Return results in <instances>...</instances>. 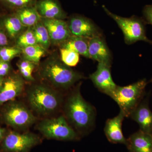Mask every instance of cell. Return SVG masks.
Instances as JSON below:
<instances>
[{
    "label": "cell",
    "mask_w": 152,
    "mask_h": 152,
    "mask_svg": "<svg viewBox=\"0 0 152 152\" xmlns=\"http://www.w3.org/2000/svg\"><path fill=\"white\" fill-rule=\"evenodd\" d=\"M80 83L68 96L65 102V117L80 135L88 134L94 125L95 108L85 100L80 91Z\"/></svg>",
    "instance_id": "1"
},
{
    "label": "cell",
    "mask_w": 152,
    "mask_h": 152,
    "mask_svg": "<svg viewBox=\"0 0 152 152\" xmlns=\"http://www.w3.org/2000/svg\"><path fill=\"white\" fill-rule=\"evenodd\" d=\"M41 74L53 86L67 90L72 87L84 77L57 59L47 60L42 67Z\"/></svg>",
    "instance_id": "2"
},
{
    "label": "cell",
    "mask_w": 152,
    "mask_h": 152,
    "mask_svg": "<svg viewBox=\"0 0 152 152\" xmlns=\"http://www.w3.org/2000/svg\"><path fill=\"white\" fill-rule=\"evenodd\" d=\"M27 96L32 110L43 115L53 113L60 108L62 103L61 95L43 85L31 87L28 90Z\"/></svg>",
    "instance_id": "3"
},
{
    "label": "cell",
    "mask_w": 152,
    "mask_h": 152,
    "mask_svg": "<svg viewBox=\"0 0 152 152\" xmlns=\"http://www.w3.org/2000/svg\"><path fill=\"white\" fill-rule=\"evenodd\" d=\"M148 83L146 79H143L125 86H117L110 97L117 103L125 117H129L140 103Z\"/></svg>",
    "instance_id": "4"
},
{
    "label": "cell",
    "mask_w": 152,
    "mask_h": 152,
    "mask_svg": "<svg viewBox=\"0 0 152 152\" xmlns=\"http://www.w3.org/2000/svg\"><path fill=\"white\" fill-rule=\"evenodd\" d=\"M1 118L3 122L11 127L25 130L34 124L37 118L23 103L12 100L3 105Z\"/></svg>",
    "instance_id": "5"
},
{
    "label": "cell",
    "mask_w": 152,
    "mask_h": 152,
    "mask_svg": "<svg viewBox=\"0 0 152 152\" xmlns=\"http://www.w3.org/2000/svg\"><path fill=\"white\" fill-rule=\"evenodd\" d=\"M102 8L106 13L117 23L122 31L125 43L131 45L138 41H144L152 45V41L146 35V23L144 19L133 16L124 18L113 13L104 5Z\"/></svg>",
    "instance_id": "6"
},
{
    "label": "cell",
    "mask_w": 152,
    "mask_h": 152,
    "mask_svg": "<svg viewBox=\"0 0 152 152\" xmlns=\"http://www.w3.org/2000/svg\"><path fill=\"white\" fill-rule=\"evenodd\" d=\"M39 132L48 139L60 141H76L80 135L68 122L65 117L45 119L38 124Z\"/></svg>",
    "instance_id": "7"
},
{
    "label": "cell",
    "mask_w": 152,
    "mask_h": 152,
    "mask_svg": "<svg viewBox=\"0 0 152 152\" xmlns=\"http://www.w3.org/2000/svg\"><path fill=\"white\" fill-rule=\"evenodd\" d=\"M40 142L39 137L34 133L7 132L0 145V152H29Z\"/></svg>",
    "instance_id": "8"
},
{
    "label": "cell",
    "mask_w": 152,
    "mask_h": 152,
    "mask_svg": "<svg viewBox=\"0 0 152 152\" xmlns=\"http://www.w3.org/2000/svg\"><path fill=\"white\" fill-rule=\"evenodd\" d=\"M68 27L72 36L89 40L102 37L101 31L91 19L79 15H74L69 19Z\"/></svg>",
    "instance_id": "9"
},
{
    "label": "cell",
    "mask_w": 152,
    "mask_h": 152,
    "mask_svg": "<svg viewBox=\"0 0 152 152\" xmlns=\"http://www.w3.org/2000/svg\"><path fill=\"white\" fill-rule=\"evenodd\" d=\"M24 87V80L20 75L12 74L4 77L0 89V107L21 94Z\"/></svg>",
    "instance_id": "10"
},
{
    "label": "cell",
    "mask_w": 152,
    "mask_h": 152,
    "mask_svg": "<svg viewBox=\"0 0 152 152\" xmlns=\"http://www.w3.org/2000/svg\"><path fill=\"white\" fill-rule=\"evenodd\" d=\"M111 66L104 63H98L96 71L89 76L90 79L99 91L110 97L117 86L112 78Z\"/></svg>",
    "instance_id": "11"
},
{
    "label": "cell",
    "mask_w": 152,
    "mask_h": 152,
    "mask_svg": "<svg viewBox=\"0 0 152 152\" xmlns=\"http://www.w3.org/2000/svg\"><path fill=\"white\" fill-rule=\"evenodd\" d=\"M41 21L48 30L51 44L61 45L72 36L64 20L42 18Z\"/></svg>",
    "instance_id": "12"
},
{
    "label": "cell",
    "mask_w": 152,
    "mask_h": 152,
    "mask_svg": "<svg viewBox=\"0 0 152 152\" xmlns=\"http://www.w3.org/2000/svg\"><path fill=\"white\" fill-rule=\"evenodd\" d=\"M124 114L120 110L116 116L107 120L104 132L107 139L112 143L124 144L126 145L127 139L123 133L122 124L125 118Z\"/></svg>",
    "instance_id": "13"
},
{
    "label": "cell",
    "mask_w": 152,
    "mask_h": 152,
    "mask_svg": "<svg viewBox=\"0 0 152 152\" xmlns=\"http://www.w3.org/2000/svg\"><path fill=\"white\" fill-rule=\"evenodd\" d=\"M88 52L90 58L111 66L110 51L102 37H96L89 40Z\"/></svg>",
    "instance_id": "14"
},
{
    "label": "cell",
    "mask_w": 152,
    "mask_h": 152,
    "mask_svg": "<svg viewBox=\"0 0 152 152\" xmlns=\"http://www.w3.org/2000/svg\"><path fill=\"white\" fill-rule=\"evenodd\" d=\"M129 117L138 124L140 130L152 134V112L149 107L148 99L142 101Z\"/></svg>",
    "instance_id": "15"
},
{
    "label": "cell",
    "mask_w": 152,
    "mask_h": 152,
    "mask_svg": "<svg viewBox=\"0 0 152 152\" xmlns=\"http://www.w3.org/2000/svg\"><path fill=\"white\" fill-rule=\"evenodd\" d=\"M35 7L42 18L64 20L67 18L66 13L57 0H39Z\"/></svg>",
    "instance_id": "16"
},
{
    "label": "cell",
    "mask_w": 152,
    "mask_h": 152,
    "mask_svg": "<svg viewBox=\"0 0 152 152\" xmlns=\"http://www.w3.org/2000/svg\"><path fill=\"white\" fill-rule=\"evenodd\" d=\"M129 152H152V134L139 130L127 139Z\"/></svg>",
    "instance_id": "17"
},
{
    "label": "cell",
    "mask_w": 152,
    "mask_h": 152,
    "mask_svg": "<svg viewBox=\"0 0 152 152\" xmlns=\"http://www.w3.org/2000/svg\"><path fill=\"white\" fill-rule=\"evenodd\" d=\"M15 14L27 28H32L41 20L42 17L39 14L35 6L26 7L16 11Z\"/></svg>",
    "instance_id": "18"
},
{
    "label": "cell",
    "mask_w": 152,
    "mask_h": 152,
    "mask_svg": "<svg viewBox=\"0 0 152 152\" xmlns=\"http://www.w3.org/2000/svg\"><path fill=\"white\" fill-rule=\"evenodd\" d=\"M88 42L89 40L85 38L72 36L67 40L61 44V48L73 51L83 56L90 58Z\"/></svg>",
    "instance_id": "19"
},
{
    "label": "cell",
    "mask_w": 152,
    "mask_h": 152,
    "mask_svg": "<svg viewBox=\"0 0 152 152\" xmlns=\"http://www.w3.org/2000/svg\"><path fill=\"white\" fill-rule=\"evenodd\" d=\"M3 24L8 35L12 39L18 37L26 28L22 24L15 14L5 18Z\"/></svg>",
    "instance_id": "20"
},
{
    "label": "cell",
    "mask_w": 152,
    "mask_h": 152,
    "mask_svg": "<svg viewBox=\"0 0 152 152\" xmlns=\"http://www.w3.org/2000/svg\"><path fill=\"white\" fill-rule=\"evenodd\" d=\"M47 50L38 44L22 49L23 58L37 64L45 55Z\"/></svg>",
    "instance_id": "21"
},
{
    "label": "cell",
    "mask_w": 152,
    "mask_h": 152,
    "mask_svg": "<svg viewBox=\"0 0 152 152\" xmlns=\"http://www.w3.org/2000/svg\"><path fill=\"white\" fill-rule=\"evenodd\" d=\"M38 45L47 50L50 48L51 42L48 30L41 20L32 27Z\"/></svg>",
    "instance_id": "22"
},
{
    "label": "cell",
    "mask_w": 152,
    "mask_h": 152,
    "mask_svg": "<svg viewBox=\"0 0 152 152\" xmlns=\"http://www.w3.org/2000/svg\"><path fill=\"white\" fill-rule=\"evenodd\" d=\"M37 44L32 28H28L17 38V47L23 49Z\"/></svg>",
    "instance_id": "23"
},
{
    "label": "cell",
    "mask_w": 152,
    "mask_h": 152,
    "mask_svg": "<svg viewBox=\"0 0 152 152\" xmlns=\"http://www.w3.org/2000/svg\"><path fill=\"white\" fill-rule=\"evenodd\" d=\"M35 64L23 58L17 64L20 74L24 79L28 82H33L34 78L33 73L35 68Z\"/></svg>",
    "instance_id": "24"
},
{
    "label": "cell",
    "mask_w": 152,
    "mask_h": 152,
    "mask_svg": "<svg viewBox=\"0 0 152 152\" xmlns=\"http://www.w3.org/2000/svg\"><path fill=\"white\" fill-rule=\"evenodd\" d=\"M61 61L66 65L72 67L78 64L80 61V55L76 52L64 48L60 49Z\"/></svg>",
    "instance_id": "25"
},
{
    "label": "cell",
    "mask_w": 152,
    "mask_h": 152,
    "mask_svg": "<svg viewBox=\"0 0 152 152\" xmlns=\"http://www.w3.org/2000/svg\"><path fill=\"white\" fill-rule=\"evenodd\" d=\"M22 53V49L18 47H3L0 49V60L9 62Z\"/></svg>",
    "instance_id": "26"
},
{
    "label": "cell",
    "mask_w": 152,
    "mask_h": 152,
    "mask_svg": "<svg viewBox=\"0 0 152 152\" xmlns=\"http://www.w3.org/2000/svg\"><path fill=\"white\" fill-rule=\"evenodd\" d=\"M2 2L10 7L19 9L35 6L37 0H1Z\"/></svg>",
    "instance_id": "27"
},
{
    "label": "cell",
    "mask_w": 152,
    "mask_h": 152,
    "mask_svg": "<svg viewBox=\"0 0 152 152\" xmlns=\"http://www.w3.org/2000/svg\"><path fill=\"white\" fill-rule=\"evenodd\" d=\"M142 12L145 23L152 26V4L145 6Z\"/></svg>",
    "instance_id": "28"
},
{
    "label": "cell",
    "mask_w": 152,
    "mask_h": 152,
    "mask_svg": "<svg viewBox=\"0 0 152 152\" xmlns=\"http://www.w3.org/2000/svg\"><path fill=\"white\" fill-rule=\"evenodd\" d=\"M11 69L10 63L0 60V77L4 78L8 75Z\"/></svg>",
    "instance_id": "29"
},
{
    "label": "cell",
    "mask_w": 152,
    "mask_h": 152,
    "mask_svg": "<svg viewBox=\"0 0 152 152\" xmlns=\"http://www.w3.org/2000/svg\"><path fill=\"white\" fill-rule=\"evenodd\" d=\"M8 43L7 37L3 31L0 30V47H5Z\"/></svg>",
    "instance_id": "30"
},
{
    "label": "cell",
    "mask_w": 152,
    "mask_h": 152,
    "mask_svg": "<svg viewBox=\"0 0 152 152\" xmlns=\"http://www.w3.org/2000/svg\"><path fill=\"white\" fill-rule=\"evenodd\" d=\"M7 132V131L4 128L0 126V145L2 142L3 139L4 138Z\"/></svg>",
    "instance_id": "31"
},
{
    "label": "cell",
    "mask_w": 152,
    "mask_h": 152,
    "mask_svg": "<svg viewBox=\"0 0 152 152\" xmlns=\"http://www.w3.org/2000/svg\"><path fill=\"white\" fill-rule=\"evenodd\" d=\"M4 78L0 77V89H1L2 86L3 82H4Z\"/></svg>",
    "instance_id": "32"
},
{
    "label": "cell",
    "mask_w": 152,
    "mask_h": 152,
    "mask_svg": "<svg viewBox=\"0 0 152 152\" xmlns=\"http://www.w3.org/2000/svg\"><path fill=\"white\" fill-rule=\"evenodd\" d=\"M150 82H151V83H152V78L151 79V80H150Z\"/></svg>",
    "instance_id": "33"
}]
</instances>
